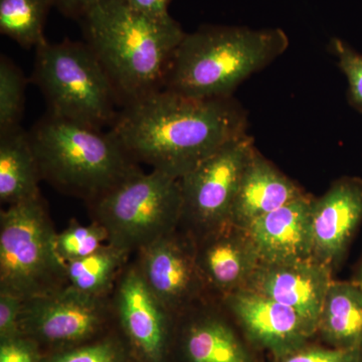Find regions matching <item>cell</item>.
I'll return each mask as SVG.
<instances>
[{
  "label": "cell",
  "instance_id": "obj_1",
  "mask_svg": "<svg viewBox=\"0 0 362 362\" xmlns=\"http://www.w3.org/2000/svg\"><path fill=\"white\" fill-rule=\"evenodd\" d=\"M247 129V111L233 96L192 98L166 89L123 106L110 127L138 164L176 180Z\"/></svg>",
  "mask_w": 362,
  "mask_h": 362
},
{
  "label": "cell",
  "instance_id": "obj_18",
  "mask_svg": "<svg viewBox=\"0 0 362 362\" xmlns=\"http://www.w3.org/2000/svg\"><path fill=\"white\" fill-rule=\"evenodd\" d=\"M39 164L28 131L0 134V202L6 206L40 197Z\"/></svg>",
  "mask_w": 362,
  "mask_h": 362
},
{
  "label": "cell",
  "instance_id": "obj_2",
  "mask_svg": "<svg viewBox=\"0 0 362 362\" xmlns=\"http://www.w3.org/2000/svg\"><path fill=\"white\" fill-rule=\"evenodd\" d=\"M85 42L108 74L121 108L163 89L185 33L173 18H154L125 0H98L82 21Z\"/></svg>",
  "mask_w": 362,
  "mask_h": 362
},
{
  "label": "cell",
  "instance_id": "obj_22",
  "mask_svg": "<svg viewBox=\"0 0 362 362\" xmlns=\"http://www.w3.org/2000/svg\"><path fill=\"white\" fill-rule=\"evenodd\" d=\"M52 0H0V33L23 49L45 42V25Z\"/></svg>",
  "mask_w": 362,
  "mask_h": 362
},
{
  "label": "cell",
  "instance_id": "obj_31",
  "mask_svg": "<svg viewBox=\"0 0 362 362\" xmlns=\"http://www.w3.org/2000/svg\"><path fill=\"white\" fill-rule=\"evenodd\" d=\"M135 11L154 18H166L170 16L168 6L170 0H125Z\"/></svg>",
  "mask_w": 362,
  "mask_h": 362
},
{
  "label": "cell",
  "instance_id": "obj_32",
  "mask_svg": "<svg viewBox=\"0 0 362 362\" xmlns=\"http://www.w3.org/2000/svg\"><path fill=\"white\" fill-rule=\"evenodd\" d=\"M352 281L362 290V258L361 263H359L358 268H357L356 276L352 279Z\"/></svg>",
  "mask_w": 362,
  "mask_h": 362
},
{
  "label": "cell",
  "instance_id": "obj_9",
  "mask_svg": "<svg viewBox=\"0 0 362 362\" xmlns=\"http://www.w3.org/2000/svg\"><path fill=\"white\" fill-rule=\"evenodd\" d=\"M66 286L59 291L23 301L21 332L32 340L71 345L94 337L113 310L112 300Z\"/></svg>",
  "mask_w": 362,
  "mask_h": 362
},
{
  "label": "cell",
  "instance_id": "obj_12",
  "mask_svg": "<svg viewBox=\"0 0 362 362\" xmlns=\"http://www.w3.org/2000/svg\"><path fill=\"white\" fill-rule=\"evenodd\" d=\"M112 306L137 351L147 361L163 362L173 315L149 289L135 264L119 276Z\"/></svg>",
  "mask_w": 362,
  "mask_h": 362
},
{
  "label": "cell",
  "instance_id": "obj_6",
  "mask_svg": "<svg viewBox=\"0 0 362 362\" xmlns=\"http://www.w3.org/2000/svg\"><path fill=\"white\" fill-rule=\"evenodd\" d=\"M88 204L108 244L128 255L177 230L182 214L180 180L154 169L139 171Z\"/></svg>",
  "mask_w": 362,
  "mask_h": 362
},
{
  "label": "cell",
  "instance_id": "obj_20",
  "mask_svg": "<svg viewBox=\"0 0 362 362\" xmlns=\"http://www.w3.org/2000/svg\"><path fill=\"white\" fill-rule=\"evenodd\" d=\"M183 349L189 362H255L233 328L213 315L188 325Z\"/></svg>",
  "mask_w": 362,
  "mask_h": 362
},
{
  "label": "cell",
  "instance_id": "obj_16",
  "mask_svg": "<svg viewBox=\"0 0 362 362\" xmlns=\"http://www.w3.org/2000/svg\"><path fill=\"white\" fill-rule=\"evenodd\" d=\"M313 202L314 197L306 194L247 226L261 263H285L313 258Z\"/></svg>",
  "mask_w": 362,
  "mask_h": 362
},
{
  "label": "cell",
  "instance_id": "obj_4",
  "mask_svg": "<svg viewBox=\"0 0 362 362\" xmlns=\"http://www.w3.org/2000/svg\"><path fill=\"white\" fill-rule=\"evenodd\" d=\"M28 134L42 180L87 204L141 171L110 130L47 113Z\"/></svg>",
  "mask_w": 362,
  "mask_h": 362
},
{
  "label": "cell",
  "instance_id": "obj_8",
  "mask_svg": "<svg viewBox=\"0 0 362 362\" xmlns=\"http://www.w3.org/2000/svg\"><path fill=\"white\" fill-rule=\"evenodd\" d=\"M256 150L251 136L235 138L180 178L182 214L194 239L230 221L240 180Z\"/></svg>",
  "mask_w": 362,
  "mask_h": 362
},
{
  "label": "cell",
  "instance_id": "obj_29",
  "mask_svg": "<svg viewBox=\"0 0 362 362\" xmlns=\"http://www.w3.org/2000/svg\"><path fill=\"white\" fill-rule=\"evenodd\" d=\"M0 362H40L37 343L25 335L2 340Z\"/></svg>",
  "mask_w": 362,
  "mask_h": 362
},
{
  "label": "cell",
  "instance_id": "obj_23",
  "mask_svg": "<svg viewBox=\"0 0 362 362\" xmlns=\"http://www.w3.org/2000/svg\"><path fill=\"white\" fill-rule=\"evenodd\" d=\"M26 84L28 80L20 66L2 54L0 57V134L21 127Z\"/></svg>",
  "mask_w": 362,
  "mask_h": 362
},
{
  "label": "cell",
  "instance_id": "obj_13",
  "mask_svg": "<svg viewBox=\"0 0 362 362\" xmlns=\"http://www.w3.org/2000/svg\"><path fill=\"white\" fill-rule=\"evenodd\" d=\"M362 223V178L343 176L314 199L312 257L334 269Z\"/></svg>",
  "mask_w": 362,
  "mask_h": 362
},
{
  "label": "cell",
  "instance_id": "obj_3",
  "mask_svg": "<svg viewBox=\"0 0 362 362\" xmlns=\"http://www.w3.org/2000/svg\"><path fill=\"white\" fill-rule=\"evenodd\" d=\"M288 47L289 39L281 28L202 25L185 33L178 45L163 89L192 98L233 96Z\"/></svg>",
  "mask_w": 362,
  "mask_h": 362
},
{
  "label": "cell",
  "instance_id": "obj_30",
  "mask_svg": "<svg viewBox=\"0 0 362 362\" xmlns=\"http://www.w3.org/2000/svg\"><path fill=\"white\" fill-rule=\"evenodd\" d=\"M98 0H52V7L66 18L82 21Z\"/></svg>",
  "mask_w": 362,
  "mask_h": 362
},
{
  "label": "cell",
  "instance_id": "obj_21",
  "mask_svg": "<svg viewBox=\"0 0 362 362\" xmlns=\"http://www.w3.org/2000/svg\"><path fill=\"white\" fill-rule=\"evenodd\" d=\"M129 255L106 244L85 258L68 262L69 286L92 296H109Z\"/></svg>",
  "mask_w": 362,
  "mask_h": 362
},
{
  "label": "cell",
  "instance_id": "obj_25",
  "mask_svg": "<svg viewBox=\"0 0 362 362\" xmlns=\"http://www.w3.org/2000/svg\"><path fill=\"white\" fill-rule=\"evenodd\" d=\"M330 49L337 57L338 66L346 77L350 101L362 112V54L337 37L331 40Z\"/></svg>",
  "mask_w": 362,
  "mask_h": 362
},
{
  "label": "cell",
  "instance_id": "obj_24",
  "mask_svg": "<svg viewBox=\"0 0 362 362\" xmlns=\"http://www.w3.org/2000/svg\"><path fill=\"white\" fill-rule=\"evenodd\" d=\"M104 243H108V233L94 221L90 225L75 221L61 233H57L54 240L56 251L65 263L89 256L104 246Z\"/></svg>",
  "mask_w": 362,
  "mask_h": 362
},
{
  "label": "cell",
  "instance_id": "obj_17",
  "mask_svg": "<svg viewBox=\"0 0 362 362\" xmlns=\"http://www.w3.org/2000/svg\"><path fill=\"white\" fill-rule=\"evenodd\" d=\"M305 194L294 181L281 173L256 148L240 180L230 223L246 228L257 218Z\"/></svg>",
  "mask_w": 362,
  "mask_h": 362
},
{
  "label": "cell",
  "instance_id": "obj_27",
  "mask_svg": "<svg viewBox=\"0 0 362 362\" xmlns=\"http://www.w3.org/2000/svg\"><path fill=\"white\" fill-rule=\"evenodd\" d=\"M274 362H362V350L335 349L306 344L284 356L274 357Z\"/></svg>",
  "mask_w": 362,
  "mask_h": 362
},
{
  "label": "cell",
  "instance_id": "obj_10",
  "mask_svg": "<svg viewBox=\"0 0 362 362\" xmlns=\"http://www.w3.org/2000/svg\"><path fill=\"white\" fill-rule=\"evenodd\" d=\"M135 265L173 315L189 309L206 289L197 265L194 237L178 228L138 252Z\"/></svg>",
  "mask_w": 362,
  "mask_h": 362
},
{
  "label": "cell",
  "instance_id": "obj_19",
  "mask_svg": "<svg viewBox=\"0 0 362 362\" xmlns=\"http://www.w3.org/2000/svg\"><path fill=\"white\" fill-rule=\"evenodd\" d=\"M317 334L331 347L362 350V290L354 281H332L319 315Z\"/></svg>",
  "mask_w": 362,
  "mask_h": 362
},
{
  "label": "cell",
  "instance_id": "obj_14",
  "mask_svg": "<svg viewBox=\"0 0 362 362\" xmlns=\"http://www.w3.org/2000/svg\"><path fill=\"white\" fill-rule=\"evenodd\" d=\"M332 272L330 266L314 258L259 263L245 290L291 307L317 326Z\"/></svg>",
  "mask_w": 362,
  "mask_h": 362
},
{
  "label": "cell",
  "instance_id": "obj_11",
  "mask_svg": "<svg viewBox=\"0 0 362 362\" xmlns=\"http://www.w3.org/2000/svg\"><path fill=\"white\" fill-rule=\"evenodd\" d=\"M223 298L250 341L274 357L308 344L317 334L316 324L306 317L258 293L244 289Z\"/></svg>",
  "mask_w": 362,
  "mask_h": 362
},
{
  "label": "cell",
  "instance_id": "obj_7",
  "mask_svg": "<svg viewBox=\"0 0 362 362\" xmlns=\"http://www.w3.org/2000/svg\"><path fill=\"white\" fill-rule=\"evenodd\" d=\"M56 235L42 197L2 209L0 289L25 301L66 287V264L56 251Z\"/></svg>",
  "mask_w": 362,
  "mask_h": 362
},
{
  "label": "cell",
  "instance_id": "obj_26",
  "mask_svg": "<svg viewBox=\"0 0 362 362\" xmlns=\"http://www.w3.org/2000/svg\"><path fill=\"white\" fill-rule=\"evenodd\" d=\"M47 362H125V356L119 343L104 339L65 350Z\"/></svg>",
  "mask_w": 362,
  "mask_h": 362
},
{
  "label": "cell",
  "instance_id": "obj_28",
  "mask_svg": "<svg viewBox=\"0 0 362 362\" xmlns=\"http://www.w3.org/2000/svg\"><path fill=\"white\" fill-rule=\"evenodd\" d=\"M23 300L13 293L0 289V338L2 340L23 335L21 327Z\"/></svg>",
  "mask_w": 362,
  "mask_h": 362
},
{
  "label": "cell",
  "instance_id": "obj_5",
  "mask_svg": "<svg viewBox=\"0 0 362 362\" xmlns=\"http://www.w3.org/2000/svg\"><path fill=\"white\" fill-rule=\"evenodd\" d=\"M32 81L47 113L59 118L103 130L121 108L108 74L86 42L45 40L35 49Z\"/></svg>",
  "mask_w": 362,
  "mask_h": 362
},
{
  "label": "cell",
  "instance_id": "obj_15",
  "mask_svg": "<svg viewBox=\"0 0 362 362\" xmlns=\"http://www.w3.org/2000/svg\"><path fill=\"white\" fill-rule=\"evenodd\" d=\"M194 242L204 284L223 297L244 290L261 263L246 228L230 221Z\"/></svg>",
  "mask_w": 362,
  "mask_h": 362
}]
</instances>
